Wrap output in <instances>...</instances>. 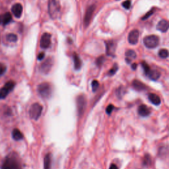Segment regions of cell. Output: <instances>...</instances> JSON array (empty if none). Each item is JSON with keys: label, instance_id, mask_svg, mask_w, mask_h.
Segmentation results:
<instances>
[{"label": "cell", "instance_id": "1", "mask_svg": "<svg viewBox=\"0 0 169 169\" xmlns=\"http://www.w3.org/2000/svg\"><path fill=\"white\" fill-rule=\"evenodd\" d=\"M1 169H22L21 162L15 153H11L3 161Z\"/></svg>", "mask_w": 169, "mask_h": 169}, {"label": "cell", "instance_id": "2", "mask_svg": "<svg viewBox=\"0 0 169 169\" xmlns=\"http://www.w3.org/2000/svg\"><path fill=\"white\" fill-rule=\"evenodd\" d=\"M60 4L58 0H49L48 9L50 17L55 19L58 17L60 12Z\"/></svg>", "mask_w": 169, "mask_h": 169}, {"label": "cell", "instance_id": "3", "mask_svg": "<svg viewBox=\"0 0 169 169\" xmlns=\"http://www.w3.org/2000/svg\"><path fill=\"white\" fill-rule=\"evenodd\" d=\"M37 91L38 94L43 98H50L52 96V89L48 83H42L40 84L37 87Z\"/></svg>", "mask_w": 169, "mask_h": 169}, {"label": "cell", "instance_id": "4", "mask_svg": "<svg viewBox=\"0 0 169 169\" xmlns=\"http://www.w3.org/2000/svg\"><path fill=\"white\" fill-rule=\"evenodd\" d=\"M42 106L37 102L32 104L29 110V116L31 118L34 120H37L42 114Z\"/></svg>", "mask_w": 169, "mask_h": 169}, {"label": "cell", "instance_id": "5", "mask_svg": "<svg viewBox=\"0 0 169 169\" xmlns=\"http://www.w3.org/2000/svg\"><path fill=\"white\" fill-rule=\"evenodd\" d=\"M143 43L148 48H155L159 44V38L156 35L147 36L143 39Z\"/></svg>", "mask_w": 169, "mask_h": 169}, {"label": "cell", "instance_id": "6", "mask_svg": "<svg viewBox=\"0 0 169 169\" xmlns=\"http://www.w3.org/2000/svg\"><path fill=\"white\" fill-rule=\"evenodd\" d=\"M77 103V108H78V113L79 116H81L83 113L85 111L86 106H87V99L85 96L83 94H81L77 97L76 100Z\"/></svg>", "mask_w": 169, "mask_h": 169}, {"label": "cell", "instance_id": "7", "mask_svg": "<svg viewBox=\"0 0 169 169\" xmlns=\"http://www.w3.org/2000/svg\"><path fill=\"white\" fill-rule=\"evenodd\" d=\"M15 86V83L13 81H9L7 82L4 85V86L0 89V99L5 98L9 94L10 92L14 89Z\"/></svg>", "mask_w": 169, "mask_h": 169}, {"label": "cell", "instance_id": "8", "mask_svg": "<svg viewBox=\"0 0 169 169\" xmlns=\"http://www.w3.org/2000/svg\"><path fill=\"white\" fill-rule=\"evenodd\" d=\"M95 9H96V6L94 5H92L87 8L86 13L85 14L84 20H83L84 26L85 28H87L88 26H89V25L90 24L91 19L92 18V16H93V14L94 12Z\"/></svg>", "mask_w": 169, "mask_h": 169}, {"label": "cell", "instance_id": "9", "mask_svg": "<svg viewBox=\"0 0 169 169\" xmlns=\"http://www.w3.org/2000/svg\"><path fill=\"white\" fill-rule=\"evenodd\" d=\"M53 65V60L51 58H47L46 60L43 62V63L40 66V71L44 74H48L51 69H52Z\"/></svg>", "mask_w": 169, "mask_h": 169}, {"label": "cell", "instance_id": "10", "mask_svg": "<svg viewBox=\"0 0 169 169\" xmlns=\"http://www.w3.org/2000/svg\"><path fill=\"white\" fill-rule=\"evenodd\" d=\"M51 37H52L51 35L47 32L44 33V34L42 35L41 38H40V47H41L42 48L47 49L50 46Z\"/></svg>", "mask_w": 169, "mask_h": 169}, {"label": "cell", "instance_id": "11", "mask_svg": "<svg viewBox=\"0 0 169 169\" xmlns=\"http://www.w3.org/2000/svg\"><path fill=\"white\" fill-rule=\"evenodd\" d=\"M106 45V53L108 56H114L116 45V42L113 40H109V41L105 42Z\"/></svg>", "mask_w": 169, "mask_h": 169}, {"label": "cell", "instance_id": "12", "mask_svg": "<svg viewBox=\"0 0 169 169\" xmlns=\"http://www.w3.org/2000/svg\"><path fill=\"white\" fill-rule=\"evenodd\" d=\"M139 32L135 29V30L131 31L129 36H128V41H129L130 44L132 45H135L138 42L139 40Z\"/></svg>", "mask_w": 169, "mask_h": 169}, {"label": "cell", "instance_id": "13", "mask_svg": "<svg viewBox=\"0 0 169 169\" xmlns=\"http://www.w3.org/2000/svg\"><path fill=\"white\" fill-rule=\"evenodd\" d=\"M12 12L16 18H20L23 13V6L21 3H15L12 7Z\"/></svg>", "mask_w": 169, "mask_h": 169}, {"label": "cell", "instance_id": "14", "mask_svg": "<svg viewBox=\"0 0 169 169\" xmlns=\"http://www.w3.org/2000/svg\"><path fill=\"white\" fill-rule=\"evenodd\" d=\"M138 112L139 115H140L142 117H147L150 115L151 111L150 108H149L145 104H141L138 107Z\"/></svg>", "mask_w": 169, "mask_h": 169}, {"label": "cell", "instance_id": "15", "mask_svg": "<svg viewBox=\"0 0 169 169\" xmlns=\"http://www.w3.org/2000/svg\"><path fill=\"white\" fill-rule=\"evenodd\" d=\"M132 87H133L135 90L138 91H145L147 89V87L144 83H143L139 80H134L133 82H132Z\"/></svg>", "mask_w": 169, "mask_h": 169}, {"label": "cell", "instance_id": "16", "mask_svg": "<svg viewBox=\"0 0 169 169\" xmlns=\"http://www.w3.org/2000/svg\"><path fill=\"white\" fill-rule=\"evenodd\" d=\"M157 29L162 32H166L168 29V23L167 20H161L157 25Z\"/></svg>", "mask_w": 169, "mask_h": 169}, {"label": "cell", "instance_id": "17", "mask_svg": "<svg viewBox=\"0 0 169 169\" xmlns=\"http://www.w3.org/2000/svg\"><path fill=\"white\" fill-rule=\"evenodd\" d=\"M125 56H126V61L128 64H130L132 60H134L137 57L136 53L133 50H127L126 54H125Z\"/></svg>", "mask_w": 169, "mask_h": 169}, {"label": "cell", "instance_id": "18", "mask_svg": "<svg viewBox=\"0 0 169 169\" xmlns=\"http://www.w3.org/2000/svg\"><path fill=\"white\" fill-rule=\"evenodd\" d=\"M73 62H74V68L75 70H79L82 66L81 60L79 56L75 52L73 54Z\"/></svg>", "mask_w": 169, "mask_h": 169}, {"label": "cell", "instance_id": "19", "mask_svg": "<svg viewBox=\"0 0 169 169\" xmlns=\"http://www.w3.org/2000/svg\"><path fill=\"white\" fill-rule=\"evenodd\" d=\"M149 99L150 102H151L152 104H153L154 105H156V106H159L161 102V100L160 97L158 96L157 94H154V93H150L149 94V97H148Z\"/></svg>", "mask_w": 169, "mask_h": 169}, {"label": "cell", "instance_id": "20", "mask_svg": "<svg viewBox=\"0 0 169 169\" xmlns=\"http://www.w3.org/2000/svg\"><path fill=\"white\" fill-rule=\"evenodd\" d=\"M147 76L149 79H151L153 81H157V79H159L160 76H161V73L158 71L155 70V69H153H153H151L150 71L147 73Z\"/></svg>", "mask_w": 169, "mask_h": 169}, {"label": "cell", "instance_id": "21", "mask_svg": "<svg viewBox=\"0 0 169 169\" xmlns=\"http://www.w3.org/2000/svg\"><path fill=\"white\" fill-rule=\"evenodd\" d=\"M51 165H52V158H51V154L48 153L46 155L45 159H44V168H45V169H50Z\"/></svg>", "mask_w": 169, "mask_h": 169}, {"label": "cell", "instance_id": "22", "mask_svg": "<svg viewBox=\"0 0 169 169\" xmlns=\"http://www.w3.org/2000/svg\"><path fill=\"white\" fill-rule=\"evenodd\" d=\"M12 137L15 141H19L23 139V135L19 129H14L12 131Z\"/></svg>", "mask_w": 169, "mask_h": 169}, {"label": "cell", "instance_id": "23", "mask_svg": "<svg viewBox=\"0 0 169 169\" xmlns=\"http://www.w3.org/2000/svg\"><path fill=\"white\" fill-rule=\"evenodd\" d=\"M12 20V16L10 13H6L2 17V23L4 25L9 24Z\"/></svg>", "mask_w": 169, "mask_h": 169}, {"label": "cell", "instance_id": "24", "mask_svg": "<svg viewBox=\"0 0 169 169\" xmlns=\"http://www.w3.org/2000/svg\"><path fill=\"white\" fill-rule=\"evenodd\" d=\"M6 39L7 41L10 42H16L18 40V37L16 35L13 34V33H10L6 35Z\"/></svg>", "mask_w": 169, "mask_h": 169}, {"label": "cell", "instance_id": "25", "mask_svg": "<svg viewBox=\"0 0 169 169\" xmlns=\"http://www.w3.org/2000/svg\"><path fill=\"white\" fill-rule=\"evenodd\" d=\"M125 93H126V90H125V88L124 87H122V86L120 87L116 91L117 97H118L119 98H122L125 94Z\"/></svg>", "mask_w": 169, "mask_h": 169}, {"label": "cell", "instance_id": "26", "mask_svg": "<svg viewBox=\"0 0 169 169\" xmlns=\"http://www.w3.org/2000/svg\"><path fill=\"white\" fill-rule=\"evenodd\" d=\"M118 69V65L116 63L114 64L113 67L110 69L108 71V75L109 76H113L114 75H115V73L117 72Z\"/></svg>", "mask_w": 169, "mask_h": 169}, {"label": "cell", "instance_id": "27", "mask_svg": "<svg viewBox=\"0 0 169 169\" xmlns=\"http://www.w3.org/2000/svg\"><path fill=\"white\" fill-rule=\"evenodd\" d=\"M143 163L145 166H149V165L151 163V158L149 155L147 154V155H145L144 159H143Z\"/></svg>", "mask_w": 169, "mask_h": 169}, {"label": "cell", "instance_id": "28", "mask_svg": "<svg viewBox=\"0 0 169 169\" xmlns=\"http://www.w3.org/2000/svg\"><path fill=\"white\" fill-rule=\"evenodd\" d=\"M159 56L161 58H167L168 56V52L167 49H161L159 52Z\"/></svg>", "mask_w": 169, "mask_h": 169}, {"label": "cell", "instance_id": "29", "mask_svg": "<svg viewBox=\"0 0 169 169\" xmlns=\"http://www.w3.org/2000/svg\"><path fill=\"white\" fill-rule=\"evenodd\" d=\"M141 66H142V68L143 69V70H144L145 73L146 75H147V73H149V71H150V69H151L149 65L147 64L145 61H142L141 63Z\"/></svg>", "mask_w": 169, "mask_h": 169}, {"label": "cell", "instance_id": "30", "mask_svg": "<svg viewBox=\"0 0 169 169\" xmlns=\"http://www.w3.org/2000/svg\"><path fill=\"white\" fill-rule=\"evenodd\" d=\"M99 85H99V83H98L97 80H93V82H92V84H91L92 91H93L94 93V92H96L98 89Z\"/></svg>", "mask_w": 169, "mask_h": 169}, {"label": "cell", "instance_id": "31", "mask_svg": "<svg viewBox=\"0 0 169 169\" xmlns=\"http://www.w3.org/2000/svg\"><path fill=\"white\" fill-rule=\"evenodd\" d=\"M105 61V58L104 56H101L100 57H98L97 58V60L96 61V64H97V65L98 66V67H101V66L102 65V64H104V62Z\"/></svg>", "mask_w": 169, "mask_h": 169}, {"label": "cell", "instance_id": "32", "mask_svg": "<svg viewBox=\"0 0 169 169\" xmlns=\"http://www.w3.org/2000/svg\"><path fill=\"white\" fill-rule=\"evenodd\" d=\"M7 71V67L5 64H0V76L3 75Z\"/></svg>", "mask_w": 169, "mask_h": 169}, {"label": "cell", "instance_id": "33", "mask_svg": "<svg viewBox=\"0 0 169 169\" xmlns=\"http://www.w3.org/2000/svg\"><path fill=\"white\" fill-rule=\"evenodd\" d=\"M131 5V2L130 0H126V1H125L122 3V6L126 9H129L130 8Z\"/></svg>", "mask_w": 169, "mask_h": 169}, {"label": "cell", "instance_id": "34", "mask_svg": "<svg viewBox=\"0 0 169 169\" xmlns=\"http://www.w3.org/2000/svg\"><path fill=\"white\" fill-rule=\"evenodd\" d=\"M114 106L113 104H109L108 106H107V108H106V112L108 114V115H111L112 111H114Z\"/></svg>", "mask_w": 169, "mask_h": 169}, {"label": "cell", "instance_id": "35", "mask_svg": "<svg viewBox=\"0 0 169 169\" xmlns=\"http://www.w3.org/2000/svg\"><path fill=\"white\" fill-rule=\"evenodd\" d=\"M154 12H155V9H152L151 10H150L149 12H148V13H147L144 16H143V17H142V20H146L147 19H148V18L152 14H153L154 13Z\"/></svg>", "mask_w": 169, "mask_h": 169}, {"label": "cell", "instance_id": "36", "mask_svg": "<svg viewBox=\"0 0 169 169\" xmlns=\"http://www.w3.org/2000/svg\"><path fill=\"white\" fill-rule=\"evenodd\" d=\"M45 52H40L38 56V60H42L43 59L45 58Z\"/></svg>", "mask_w": 169, "mask_h": 169}, {"label": "cell", "instance_id": "37", "mask_svg": "<svg viewBox=\"0 0 169 169\" xmlns=\"http://www.w3.org/2000/svg\"><path fill=\"white\" fill-rule=\"evenodd\" d=\"M109 169H119L115 164H111V166H110Z\"/></svg>", "mask_w": 169, "mask_h": 169}, {"label": "cell", "instance_id": "38", "mask_svg": "<svg viewBox=\"0 0 169 169\" xmlns=\"http://www.w3.org/2000/svg\"><path fill=\"white\" fill-rule=\"evenodd\" d=\"M137 67H138V64L136 63L132 64V65H131V69H133V70H135V69H137Z\"/></svg>", "mask_w": 169, "mask_h": 169}, {"label": "cell", "instance_id": "39", "mask_svg": "<svg viewBox=\"0 0 169 169\" xmlns=\"http://www.w3.org/2000/svg\"><path fill=\"white\" fill-rule=\"evenodd\" d=\"M2 23V17L0 15V24Z\"/></svg>", "mask_w": 169, "mask_h": 169}, {"label": "cell", "instance_id": "40", "mask_svg": "<svg viewBox=\"0 0 169 169\" xmlns=\"http://www.w3.org/2000/svg\"><path fill=\"white\" fill-rule=\"evenodd\" d=\"M117 1H118V0H117Z\"/></svg>", "mask_w": 169, "mask_h": 169}]
</instances>
